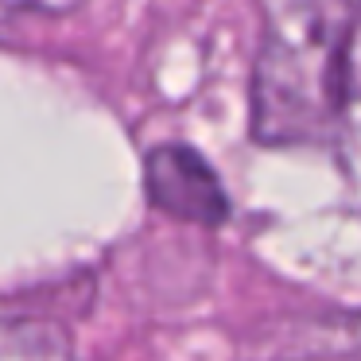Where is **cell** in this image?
<instances>
[{"label": "cell", "instance_id": "cell-1", "mask_svg": "<svg viewBox=\"0 0 361 361\" xmlns=\"http://www.w3.org/2000/svg\"><path fill=\"white\" fill-rule=\"evenodd\" d=\"M361 113V0H272L252 66V136L330 148Z\"/></svg>", "mask_w": 361, "mask_h": 361}, {"label": "cell", "instance_id": "cell-2", "mask_svg": "<svg viewBox=\"0 0 361 361\" xmlns=\"http://www.w3.org/2000/svg\"><path fill=\"white\" fill-rule=\"evenodd\" d=\"M144 195L156 210L190 226H221L229 221V195L218 171L190 144H159L144 156Z\"/></svg>", "mask_w": 361, "mask_h": 361}, {"label": "cell", "instance_id": "cell-3", "mask_svg": "<svg viewBox=\"0 0 361 361\" xmlns=\"http://www.w3.org/2000/svg\"><path fill=\"white\" fill-rule=\"evenodd\" d=\"M0 361H82L71 330L43 314H0Z\"/></svg>", "mask_w": 361, "mask_h": 361}, {"label": "cell", "instance_id": "cell-4", "mask_svg": "<svg viewBox=\"0 0 361 361\" xmlns=\"http://www.w3.org/2000/svg\"><path fill=\"white\" fill-rule=\"evenodd\" d=\"M86 0H0V16H71Z\"/></svg>", "mask_w": 361, "mask_h": 361}]
</instances>
